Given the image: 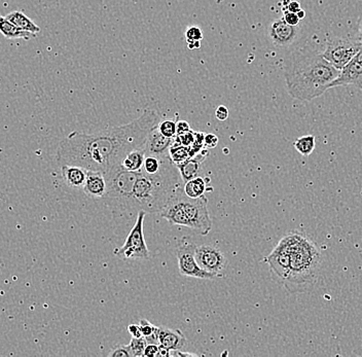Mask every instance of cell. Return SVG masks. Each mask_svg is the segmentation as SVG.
<instances>
[{
	"instance_id": "1",
	"label": "cell",
	"mask_w": 362,
	"mask_h": 357,
	"mask_svg": "<svg viewBox=\"0 0 362 357\" xmlns=\"http://www.w3.org/2000/svg\"><path fill=\"white\" fill-rule=\"evenodd\" d=\"M160 122V115L147 108L138 119L124 125L92 134L74 131L59 144L56 161L60 167L72 165L106 173L121 165L131 151L144 146L148 133Z\"/></svg>"
},
{
	"instance_id": "2",
	"label": "cell",
	"mask_w": 362,
	"mask_h": 357,
	"mask_svg": "<svg viewBox=\"0 0 362 357\" xmlns=\"http://www.w3.org/2000/svg\"><path fill=\"white\" fill-rule=\"evenodd\" d=\"M341 70L311 47L296 49L284 62V78L288 94L300 101H312L329 90Z\"/></svg>"
},
{
	"instance_id": "3",
	"label": "cell",
	"mask_w": 362,
	"mask_h": 357,
	"mask_svg": "<svg viewBox=\"0 0 362 357\" xmlns=\"http://www.w3.org/2000/svg\"><path fill=\"white\" fill-rule=\"evenodd\" d=\"M182 178L176 165L170 158L165 160L162 169L157 174L141 175L136 182L133 191V207L135 212L160 213L170 201L183 187Z\"/></svg>"
},
{
	"instance_id": "4",
	"label": "cell",
	"mask_w": 362,
	"mask_h": 357,
	"mask_svg": "<svg viewBox=\"0 0 362 357\" xmlns=\"http://www.w3.org/2000/svg\"><path fill=\"white\" fill-rule=\"evenodd\" d=\"M288 250L291 270L285 286L291 291L293 286H305L315 281L322 254L315 243L304 234L293 230L284 236Z\"/></svg>"
},
{
	"instance_id": "5",
	"label": "cell",
	"mask_w": 362,
	"mask_h": 357,
	"mask_svg": "<svg viewBox=\"0 0 362 357\" xmlns=\"http://www.w3.org/2000/svg\"><path fill=\"white\" fill-rule=\"evenodd\" d=\"M160 214L172 225L189 228L203 236H207L211 232L212 221L208 211V199L205 196L198 199L189 198L183 192V187Z\"/></svg>"
},
{
	"instance_id": "6",
	"label": "cell",
	"mask_w": 362,
	"mask_h": 357,
	"mask_svg": "<svg viewBox=\"0 0 362 357\" xmlns=\"http://www.w3.org/2000/svg\"><path fill=\"white\" fill-rule=\"evenodd\" d=\"M106 180V193L103 196L104 204L112 212L115 218H132L133 191L141 171H128L122 165L104 173Z\"/></svg>"
},
{
	"instance_id": "7",
	"label": "cell",
	"mask_w": 362,
	"mask_h": 357,
	"mask_svg": "<svg viewBox=\"0 0 362 357\" xmlns=\"http://www.w3.org/2000/svg\"><path fill=\"white\" fill-rule=\"evenodd\" d=\"M146 214L142 210L138 211L135 225L127 236L124 245L115 250L117 257L123 259H149L151 254L147 248L144 233Z\"/></svg>"
},
{
	"instance_id": "8",
	"label": "cell",
	"mask_w": 362,
	"mask_h": 357,
	"mask_svg": "<svg viewBox=\"0 0 362 357\" xmlns=\"http://www.w3.org/2000/svg\"><path fill=\"white\" fill-rule=\"evenodd\" d=\"M362 42L356 38L334 37L328 40L322 56L334 69L341 70L358 53Z\"/></svg>"
},
{
	"instance_id": "9",
	"label": "cell",
	"mask_w": 362,
	"mask_h": 357,
	"mask_svg": "<svg viewBox=\"0 0 362 357\" xmlns=\"http://www.w3.org/2000/svg\"><path fill=\"white\" fill-rule=\"evenodd\" d=\"M196 244L187 239H182L178 245L176 254H177L178 269L180 274L185 277L199 278V279H214V275L206 272L200 266L196 259Z\"/></svg>"
},
{
	"instance_id": "10",
	"label": "cell",
	"mask_w": 362,
	"mask_h": 357,
	"mask_svg": "<svg viewBox=\"0 0 362 357\" xmlns=\"http://www.w3.org/2000/svg\"><path fill=\"white\" fill-rule=\"evenodd\" d=\"M196 259L199 266L215 277H223L226 270L225 254L210 245L197 246Z\"/></svg>"
},
{
	"instance_id": "11",
	"label": "cell",
	"mask_w": 362,
	"mask_h": 357,
	"mask_svg": "<svg viewBox=\"0 0 362 357\" xmlns=\"http://www.w3.org/2000/svg\"><path fill=\"white\" fill-rule=\"evenodd\" d=\"M300 25L291 26L282 18L272 22L269 26L268 33L274 46L284 49L291 46L296 42V38L300 35Z\"/></svg>"
},
{
	"instance_id": "12",
	"label": "cell",
	"mask_w": 362,
	"mask_h": 357,
	"mask_svg": "<svg viewBox=\"0 0 362 357\" xmlns=\"http://www.w3.org/2000/svg\"><path fill=\"white\" fill-rule=\"evenodd\" d=\"M271 267V270L274 274L279 278L282 283L286 282L289 276V270H291V263H289L288 250H287V243L284 237L279 241L278 245L274 248L273 252L269 257L264 259Z\"/></svg>"
},
{
	"instance_id": "13",
	"label": "cell",
	"mask_w": 362,
	"mask_h": 357,
	"mask_svg": "<svg viewBox=\"0 0 362 357\" xmlns=\"http://www.w3.org/2000/svg\"><path fill=\"white\" fill-rule=\"evenodd\" d=\"M347 86H354L362 90V63L355 58L341 70L338 78L330 83L329 89Z\"/></svg>"
},
{
	"instance_id": "14",
	"label": "cell",
	"mask_w": 362,
	"mask_h": 357,
	"mask_svg": "<svg viewBox=\"0 0 362 357\" xmlns=\"http://www.w3.org/2000/svg\"><path fill=\"white\" fill-rule=\"evenodd\" d=\"M174 139L164 136L158 131V126L147 135L146 140V156H156L158 158H168L169 151L173 146Z\"/></svg>"
},
{
	"instance_id": "15",
	"label": "cell",
	"mask_w": 362,
	"mask_h": 357,
	"mask_svg": "<svg viewBox=\"0 0 362 357\" xmlns=\"http://www.w3.org/2000/svg\"><path fill=\"white\" fill-rule=\"evenodd\" d=\"M209 153L207 150H202L200 153L194 155V157L189 158L187 161L180 163V164L176 165L178 171H180L181 178H182L183 182H189L192 178L197 177L199 175V172L201 170V166L206 158L208 157Z\"/></svg>"
},
{
	"instance_id": "16",
	"label": "cell",
	"mask_w": 362,
	"mask_h": 357,
	"mask_svg": "<svg viewBox=\"0 0 362 357\" xmlns=\"http://www.w3.org/2000/svg\"><path fill=\"white\" fill-rule=\"evenodd\" d=\"M86 195L94 199H102L106 193L105 175L101 171L88 170L87 180L83 187Z\"/></svg>"
},
{
	"instance_id": "17",
	"label": "cell",
	"mask_w": 362,
	"mask_h": 357,
	"mask_svg": "<svg viewBox=\"0 0 362 357\" xmlns=\"http://www.w3.org/2000/svg\"><path fill=\"white\" fill-rule=\"evenodd\" d=\"M158 345L171 350H182L187 345V338L180 329H167L160 327L158 329Z\"/></svg>"
},
{
	"instance_id": "18",
	"label": "cell",
	"mask_w": 362,
	"mask_h": 357,
	"mask_svg": "<svg viewBox=\"0 0 362 357\" xmlns=\"http://www.w3.org/2000/svg\"><path fill=\"white\" fill-rule=\"evenodd\" d=\"M63 180L66 182L68 187L74 189H83L87 180V169L72 165H63L61 166Z\"/></svg>"
},
{
	"instance_id": "19",
	"label": "cell",
	"mask_w": 362,
	"mask_h": 357,
	"mask_svg": "<svg viewBox=\"0 0 362 357\" xmlns=\"http://www.w3.org/2000/svg\"><path fill=\"white\" fill-rule=\"evenodd\" d=\"M146 144L140 148L131 151L126 157L124 158L121 165L124 169L128 171H141L144 167V160H146Z\"/></svg>"
},
{
	"instance_id": "20",
	"label": "cell",
	"mask_w": 362,
	"mask_h": 357,
	"mask_svg": "<svg viewBox=\"0 0 362 357\" xmlns=\"http://www.w3.org/2000/svg\"><path fill=\"white\" fill-rule=\"evenodd\" d=\"M0 33L8 38V40H17V38H23V40H30V38L35 37L36 35L33 33L23 31L21 29L18 28L15 24L11 23L10 20L4 16L0 15Z\"/></svg>"
},
{
	"instance_id": "21",
	"label": "cell",
	"mask_w": 362,
	"mask_h": 357,
	"mask_svg": "<svg viewBox=\"0 0 362 357\" xmlns=\"http://www.w3.org/2000/svg\"><path fill=\"white\" fill-rule=\"evenodd\" d=\"M11 23L15 24L18 28L21 29L23 31L33 33L36 35L40 33V27L34 23L30 18L27 17L22 11H15L6 16Z\"/></svg>"
},
{
	"instance_id": "22",
	"label": "cell",
	"mask_w": 362,
	"mask_h": 357,
	"mask_svg": "<svg viewBox=\"0 0 362 357\" xmlns=\"http://www.w3.org/2000/svg\"><path fill=\"white\" fill-rule=\"evenodd\" d=\"M206 189L205 180L201 176L192 178L183 185V192L185 195L192 199H198L204 196Z\"/></svg>"
},
{
	"instance_id": "23",
	"label": "cell",
	"mask_w": 362,
	"mask_h": 357,
	"mask_svg": "<svg viewBox=\"0 0 362 357\" xmlns=\"http://www.w3.org/2000/svg\"><path fill=\"white\" fill-rule=\"evenodd\" d=\"M316 139L314 135H305L294 141V148L300 155L307 157L315 150Z\"/></svg>"
},
{
	"instance_id": "24",
	"label": "cell",
	"mask_w": 362,
	"mask_h": 357,
	"mask_svg": "<svg viewBox=\"0 0 362 357\" xmlns=\"http://www.w3.org/2000/svg\"><path fill=\"white\" fill-rule=\"evenodd\" d=\"M170 159L174 164L177 165L180 163L187 161L192 157L191 150L189 146H180V144H173L169 151Z\"/></svg>"
},
{
	"instance_id": "25",
	"label": "cell",
	"mask_w": 362,
	"mask_h": 357,
	"mask_svg": "<svg viewBox=\"0 0 362 357\" xmlns=\"http://www.w3.org/2000/svg\"><path fill=\"white\" fill-rule=\"evenodd\" d=\"M170 158V157H168ZM167 158H158L156 156H146L144 160V167H142V172L146 174H157L162 169L163 164Z\"/></svg>"
},
{
	"instance_id": "26",
	"label": "cell",
	"mask_w": 362,
	"mask_h": 357,
	"mask_svg": "<svg viewBox=\"0 0 362 357\" xmlns=\"http://www.w3.org/2000/svg\"><path fill=\"white\" fill-rule=\"evenodd\" d=\"M130 348L132 350L133 357L144 356V350L147 345L146 338L140 336V338H132L130 342Z\"/></svg>"
},
{
	"instance_id": "27",
	"label": "cell",
	"mask_w": 362,
	"mask_h": 357,
	"mask_svg": "<svg viewBox=\"0 0 362 357\" xmlns=\"http://www.w3.org/2000/svg\"><path fill=\"white\" fill-rule=\"evenodd\" d=\"M158 129L164 136L169 137V139H174L176 136V122L170 121V119L160 122Z\"/></svg>"
},
{
	"instance_id": "28",
	"label": "cell",
	"mask_w": 362,
	"mask_h": 357,
	"mask_svg": "<svg viewBox=\"0 0 362 357\" xmlns=\"http://www.w3.org/2000/svg\"><path fill=\"white\" fill-rule=\"evenodd\" d=\"M110 357H133L132 350H131L130 345H117L112 348L110 353Z\"/></svg>"
},
{
	"instance_id": "29",
	"label": "cell",
	"mask_w": 362,
	"mask_h": 357,
	"mask_svg": "<svg viewBox=\"0 0 362 357\" xmlns=\"http://www.w3.org/2000/svg\"><path fill=\"white\" fill-rule=\"evenodd\" d=\"M196 139V132L191 130L189 132L182 135H176L174 137V144H180V146H192Z\"/></svg>"
},
{
	"instance_id": "30",
	"label": "cell",
	"mask_w": 362,
	"mask_h": 357,
	"mask_svg": "<svg viewBox=\"0 0 362 357\" xmlns=\"http://www.w3.org/2000/svg\"><path fill=\"white\" fill-rule=\"evenodd\" d=\"M185 40L187 42H201L203 40V33L199 27H189L185 31Z\"/></svg>"
},
{
	"instance_id": "31",
	"label": "cell",
	"mask_w": 362,
	"mask_h": 357,
	"mask_svg": "<svg viewBox=\"0 0 362 357\" xmlns=\"http://www.w3.org/2000/svg\"><path fill=\"white\" fill-rule=\"evenodd\" d=\"M283 19L285 20L287 24L291 25V26H298L300 25V19L296 13L288 12L285 11Z\"/></svg>"
},
{
	"instance_id": "32",
	"label": "cell",
	"mask_w": 362,
	"mask_h": 357,
	"mask_svg": "<svg viewBox=\"0 0 362 357\" xmlns=\"http://www.w3.org/2000/svg\"><path fill=\"white\" fill-rule=\"evenodd\" d=\"M217 144H218V137L215 134H206L204 137V148H207V150L214 148Z\"/></svg>"
},
{
	"instance_id": "33",
	"label": "cell",
	"mask_w": 362,
	"mask_h": 357,
	"mask_svg": "<svg viewBox=\"0 0 362 357\" xmlns=\"http://www.w3.org/2000/svg\"><path fill=\"white\" fill-rule=\"evenodd\" d=\"M191 130V126L187 121L176 122V135L185 134Z\"/></svg>"
},
{
	"instance_id": "34",
	"label": "cell",
	"mask_w": 362,
	"mask_h": 357,
	"mask_svg": "<svg viewBox=\"0 0 362 357\" xmlns=\"http://www.w3.org/2000/svg\"><path fill=\"white\" fill-rule=\"evenodd\" d=\"M215 117L218 121H226L228 117V110L226 107V106H218L216 108V112H215Z\"/></svg>"
},
{
	"instance_id": "35",
	"label": "cell",
	"mask_w": 362,
	"mask_h": 357,
	"mask_svg": "<svg viewBox=\"0 0 362 357\" xmlns=\"http://www.w3.org/2000/svg\"><path fill=\"white\" fill-rule=\"evenodd\" d=\"M144 356L146 357H158V345L147 344L146 350H144Z\"/></svg>"
},
{
	"instance_id": "36",
	"label": "cell",
	"mask_w": 362,
	"mask_h": 357,
	"mask_svg": "<svg viewBox=\"0 0 362 357\" xmlns=\"http://www.w3.org/2000/svg\"><path fill=\"white\" fill-rule=\"evenodd\" d=\"M129 334L132 336V338H140L142 336L141 331H140L139 324H130L128 327Z\"/></svg>"
},
{
	"instance_id": "37",
	"label": "cell",
	"mask_w": 362,
	"mask_h": 357,
	"mask_svg": "<svg viewBox=\"0 0 362 357\" xmlns=\"http://www.w3.org/2000/svg\"><path fill=\"white\" fill-rule=\"evenodd\" d=\"M302 10V6H300V4L298 1H291L289 2L288 6H287L286 10L288 11V12L291 13H298L300 11Z\"/></svg>"
},
{
	"instance_id": "38",
	"label": "cell",
	"mask_w": 362,
	"mask_h": 357,
	"mask_svg": "<svg viewBox=\"0 0 362 357\" xmlns=\"http://www.w3.org/2000/svg\"><path fill=\"white\" fill-rule=\"evenodd\" d=\"M170 356H197V354L189 353V352H182L181 350H171V351H170Z\"/></svg>"
},
{
	"instance_id": "39",
	"label": "cell",
	"mask_w": 362,
	"mask_h": 357,
	"mask_svg": "<svg viewBox=\"0 0 362 357\" xmlns=\"http://www.w3.org/2000/svg\"><path fill=\"white\" fill-rule=\"evenodd\" d=\"M158 357H170V350L158 345Z\"/></svg>"
},
{
	"instance_id": "40",
	"label": "cell",
	"mask_w": 362,
	"mask_h": 357,
	"mask_svg": "<svg viewBox=\"0 0 362 357\" xmlns=\"http://www.w3.org/2000/svg\"><path fill=\"white\" fill-rule=\"evenodd\" d=\"M187 44L189 49H197L201 47V42H187Z\"/></svg>"
},
{
	"instance_id": "41",
	"label": "cell",
	"mask_w": 362,
	"mask_h": 357,
	"mask_svg": "<svg viewBox=\"0 0 362 357\" xmlns=\"http://www.w3.org/2000/svg\"><path fill=\"white\" fill-rule=\"evenodd\" d=\"M356 40H358V42H362V18L361 19V22H359L358 30H357Z\"/></svg>"
},
{
	"instance_id": "42",
	"label": "cell",
	"mask_w": 362,
	"mask_h": 357,
	"mask_svg": "<svg viewBox=\"0 0 362 357\" xmlns=\"http://www.w3.org/2000/svg\"><path fill=\"white\" fill-rule=\"evenodd\" d=\"M296 15L298 16L300 20H303L305 17V11L300 10V12L296 13Z\"/></svg>"
},
{
	"instance_id": "43",
	"label": "cell",
	"mask_w": 362,
	"mask_h": 357,
	"mask_svg": "<svg viewBox=\"0 0 362 357\" xmlns=\"http://www.w3.org/2000/svg\"><path fill=\"white\" fill-rule=\"evenodd\" d=\"M361 1H362V0H361Z\"/></svg>"
}]
</instances>
